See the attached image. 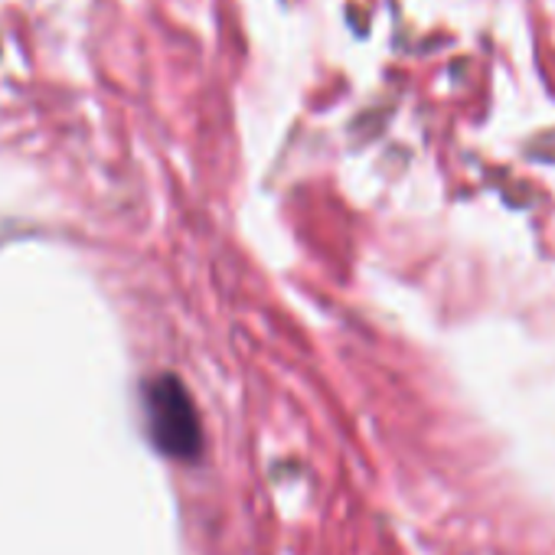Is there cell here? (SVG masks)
<instances>
[{
    "label": "cell",
    "instance_id": "obj_1",
    "mask_svg": "<svg viewBox=\"0 0 555 555\" xmlns=\"http://www.w3.org/2000/svg\"><path fill=\"white\" fill-rule=\"evenodd\" d=\"M147 431L157 451L173 461H193L203 451V428L196 405L177 376H157L144 386Z\"/></svg>",
    "mask_w": 555,
    "mask_h": 555
}]
</instances>
